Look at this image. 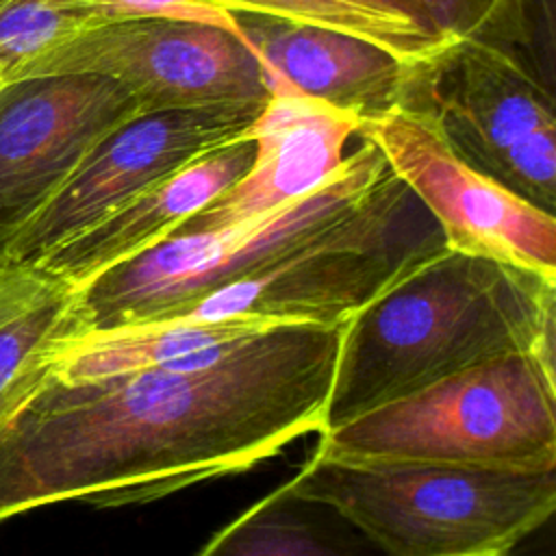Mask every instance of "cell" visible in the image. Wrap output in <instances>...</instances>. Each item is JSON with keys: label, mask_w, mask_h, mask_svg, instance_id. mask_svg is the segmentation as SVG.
I'll use <instances>...</instances> for the list:
<instances>
[{"label": "cell", "mask_w": 556, "mask_h": 556, "mask_svg": "<svg viewBox=\"0 0 556 556\" xmlns=\"http://www.w3.org/2000/svg\"><path fill=\"white\" fill-rule=\"evenodd\" d=\"M369 141L393 176L424 204L447 250L491 258L556 282V217L471 165L437 113L404 93L393 106L363 117Z\"/></svg>", "instance_id": "52a82bcc"}, {"label": "cell", "mask_w": 556, "mask_h": 556, "mask_svg": "<svg viewBox=\"0 0 556 556\" xmlns=\"http://www.w3.org/2000/svg\"><path fill=\"white\" fill-rule=\"evenodd\" d=\"M389 172L365 139L315 191L263 217L204 232H174L76 289L80 332L176 317L198 298L282 254L356 206Z\"/></svg>", "instance_id": "8992f818"}, {"label": "cell", "mask_w": 556, "mask_h": 556, "mask_svg": "<svg viewBox=\"0 0 556 556\" xmlns=\"http://www.w3.org/2000/svg\"><path fill=\"white\" fill-rule=\"evenodd\" d=\"M447 41H476L523 59L554 85V0H417Z\"/></svg>", "instance_id": "ac0fdd59"}, {"label": "cell", "mask_w": 556, "mask_h": 556, "mask_svg": "<svg viewBox=\"0 0 556 556\" xmlns=\"http://www.w3.org/2000/svg\"><path fill=\"white\" fill-rule=\"evenodd\" d=\"M148 115L98 74H46L0 89V256L115 128Z\"/></svg>", "instance_id": "30bf717a"}, {"label": "cell", "mask_w": 556, "mask_h": 556, "mask_svg": "<svg viewBox=\"0 0 556 556\" xmlns=\"http://www.w3.org/2000/svg\"><path fill=\"white\" fill-rule=\"evenodd\" d=\"M554 321L556 282L445 248L343 324L319 432L502 356L554 365Z\"/></svg>", "instance_id": "7a4b0ae2"}, {"label": "cell", "mask_w": 556, "mask_h": 556, "mask_svg": "<svg viewBox=\"0 0 556 556\" xmlns=\"http://www.w3.org/2000/svg\"><path fill=\"white\" fill-rule=\"evenodd\" d=\"M406 93L441 119L456 150L534 206H556L554 89L523 59L456 41Z\"/></svg>", "instance_id": "ba28073f"}, {"label": "cell", "mask_w": 556, "mask_h": 556, "mask_svg": "<svg viewBox=\"0 0 556 556\" xmlns=\"http://www.w3.org/2000/svg\"><path fill=\"white\" fill-rule=\"evenodd\" d=\"M239 20L267 89L287 87L361 119L400 102L415 76L391 54L350 35L254 15Z\"/></svg>", "instance_id": "5bb4252c"}, {"label": "cell", "mask_w": 556, "mask_h": 556, "mask_svg": "<svg viewBox=\"0 0 556 556\" xmlns=\"http://www.w3.org/2000/svg\"><path fill=\"white\" fill-rule=\"evenodd\" d=\"M72 11L76 15H83L89 26L113 20L156 17L213 26L245 43V33L239 15L228 13L206 0H74Z\"/></svg>", "instance_id": "44dd1931"}, {"label": "cell", "mask_w": 556, "mask_h": 556, "mask_svg": "<svg viewBox=\"0 0 556 556\" xmlns=\"http://www.w3.org/2000/svg\"><path fill=\"white\" fill-rule=\"evenodd\" d=\"M267 319H165L87 332L65 343L52 361L61 378H89L119 374L165 363H185L208 348H217L258 330L271 328Z\"/></svg>", "instance_id": "e0dca14e"}, {"label": "cell", "mask_w": 556, "mask_h": 556, "mask_svg": "<svg viewBox=\"0 0 556 556\" xmlns=\"http://www.w3.org/2000/svg\"><path fill=\"white\" fill-rule=\"evenodd\" d=\"M46 74L111 78L146 113L261 109L269 96L265 72L241 39L213 26L156 17L87 26L28 59L9 80Z\"/></svg>", "instance_id": "9c48e42d"}, {"label": "cell", "mask_w": 556, "mask_h": 556, "mask_svg": "<svg viewBox=\"0 0 556 556\" xmlns=\"http://www.w3.org/2000/svg\"><path fill=\"white\" fill-rule=\"evenodd\" d=\"M348 519L387 556L508 552L556 508L554 471L311 456L285 482Z\"/></svg>", "instance_id": "3957f363"}, {"label": "cell", "mask_w": 556, "mask_h": 556, "mask_svg": "<svg viewBox=\"0 0 556 556\" xmlns=\"http://www.w3.org/2000/svg\"><path fill=\"white\" fill-rule=\"evenodd\" d=\"M74 0H0V78L89 22L72 11Z\"/></svg>", "instance_id": "ffe728a7"}, {"label": "cell", "mask_w": 556, "mask_h": 556, "mask_svg": "<svg viewBox=\"0 0 556 556\" xmlns=\"http://www.w3.org/2000/svg\"><path fill=\"white\" fill-rule=\"evenodd\" d=\"M252 152L254 146L245 132V137L187 163L50 252L37 267L80 287L172 237L248 169Z\"/></svg>", "instance_id": "4fadbf2b"}, {"label": "cell", "mask_w": 556, "mask_h": 556, "mask_svg": "<svg viewBox=\"0 0 556 556\" xmlns=\"http://www.w3.org/2000/svg\"><path fill=\"white\" fill-rule=\"evenodd\" d=\"M361 117L352 111L271 85L248 126V169L176 232H204L263 217L324 185L345 161Z\"/></svg>", "instance_id": "7c38bea8"}, {"label": "cell", "mask_w": 556, "mask_h": 556, "mask_svg": "<svg viewBox=\"0 0 556 556\" xmlns=\"http://www.w3.org/2000/svg\"><path fill=\"white\" fill-rule=\"evenodd\" d=\"M443 250L434 217L389 169L356 206L263 267L198 298L172 319L254 317L271 324L343 326Z\"/></svg>", "instance_id": "5b68a950"}, {"label": "cell", "mask_w": 556, "mask_h": 556, "mask_svg": "<svg viewBox=\"0 0 556 556\" xmlns=\"http://www.w3.org/2000/svg\"><path fill=\"white\" fill-rule=\"evenodd\" d=\"M80 334L70 282L0 256V428L48 374L59 350Z\"/></svg>", "instance_id": "9a60e30c"}, {"label": "cell", "mask_w": 556, "mask_h": 556, "mask_svg": "<svg viewBox=\"0 0 556 556\" xmlns=\"http://www.w3.org/2000/svg\"><path fill=\"white\" fill-rule=\"evenodd\" d=\"M454 556H508V552H469V554H454Z\"/></svg>", "instance_id": "7402d4cb"}, {"label": "cell", "mask_w": 556, "mask_h": 556, "mask_svg": "<svg viewBox=\"0 0 556 556\" xmlns=\"http://www.w3.org/2000/svg\"><path fill=\"white\" fill-rule=\"evenodd\" d=\"M343 326L278 324L189 363L61 378L0 428V521L54 502L148 504L319 432Z\"/></svg>", "instance_id": "6da1fadb"}, {"label": "cell", "mask_w": 556, "mask_h": 556, "mask_svg": "<svg viewBox=\"0 0 556 556\" xmlns=\"http://www.w3.org/2000/svg\"><path fill=\"white\" fill-rule=\"evenodd\" d=\"M4 83H7V80H2V78H0V89H2V87H4Z\"/></svg>", "instance_id": "603a6c76"}, {"label": "cell", "mask_w": 556, "mask_h": 556, "mask_svg": "<svg viewBox=\"0 0 556 556\" xmlns=\"http://www.w3.org/2000/svg\"><path fill=\"white\" fill-rule=\"evenodd\" d=\"M235 15L315 26L363 39L410 74L432 67L454 43L441 37L417 0H206Z\"/></svg>", "instance_id": "2e32d148"}, {"label": "cell", "mask_w": 556, "mask_h": 556, "mask_svg": "<svg viewBox=\"0 0 556 556\" xmlns=\"http://www.w3.org/2000/svg\"><path fill=\"white\" fill-rule=\"evenodd\" d=\"M261 109L215 106L141 115L98 141L4 256L37 265L124 202L241 137Z\"/></svg>", "instance_id": "8fae6325"}, {"label": "cell", "mask_w": 556, "mask_h": 556, "mask_svg": "<svg viewBox=\"0 0 556 556\" xmlns=\"http://www.w3.org/2000/svg\"><path fill=\"white\" fill-rule=\"evenodd\" d=\"M285 484L226 523L195 556H345Z\"/></svg>", "instance_id": "d6986e66"}, {"label": "cell", "mask_w": 556, "mask_h": 556, "mask_svg": "<svg viewBox=\"0 0 556 556\" xmlns=\"http://www.w3.org/2000/svg\"><path fill=\"white\" fill-rule=\"evenodd\" d=\"M315 456L554 471V365L502 356L319 432Z\"/></svg>", "instance_id": "277c9868"}]
</instances>
